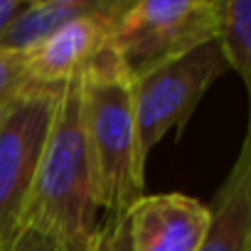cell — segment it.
<instances>
[{"instance_id":"cell-12","label":"cell","mask_w":251,"mask_h":251,"mask_svg":"<svg viewBox=\"0 0 251 251\" xmlns=\"http://www.w3.org/2000/svg\"><path fill=\"white\" fill-rule=\"evenodd\" d=\"M126 249V222L123 217H108L89 246L79 251H123Z\"/></svg>"},{"instance_id":"cell-7","label":"cell","mask_w":251,"mask_h":251,"mask_svg":"<svg viewBox=\"0 0 251 251\" xmlns=\"http://www.w3.org/2000/svg\"><path fill=\"white\" fill-rule=\"evenodd\" d=\"M118 18H84L69 23L40 45L25 52L30 79L35 86H59L84 74V69L108 47V37Z\"/></svg>"},{"instance_id":"cell-3","label":"cell","mask_w":251,"mask_h":251,"mask_svg":"<svg viewBox=\"0 0 251 251\" xmlns=\"http://www.w3.org/2000/svg\"><path fill=\"white\" fill-rule=\"evenodd\" d=\"M222 0H138L111 30L108 47L133 76L219 37Z\"/></svg>"},{"instance_id":"cell-4","label":"cell","mask_w":251,"mask_h":251,"mask_svg":"<svg viewBox=\"0 0 251 251\" xmlns=\"http://www.w3.org/2000/svg\"><path fill=\"white\" fill-rule=\"evenodd\" d=\"M62 86H30L0 111V246L23 231Z\"/></svg>"},{"instance_id":"cell-10","label":"cell","mask_w":251,"mask_h":251,"mask_svg":"<svg viewBox=\"0 0 251 251\" xmlns=\"http://www.w3.org/2000/svg\"><path fill=\"white\" fill-rule=\"evenodd\" d=\"M219 47L229 69H234L249 94V123L251 131V0H222Z\"/></svg>"},{"instance_id":"cell-8","label":"cell","mask_w":251,"mask_h":251,"mask_svg":"<svg viewBox=\"0 0 251 251\" xmlns=\"http://www.w3.org/2000/svg\"><path fill=\"white\" fill-rule=\"evenodd\" d=\"M133 0H42L18 18L0 37V52H27L69 23L84 18H121Z\"/></svg>"},{"instance_id":"cell-13","label":"cell","mask_w":251,"mask_h":251,"mask_svg":"<svg viewBox=\"0 0 251 251\" xmlns=\"http://www.w3.org/2000/svg\"><path fill=\"white\" fill-rule=\"evenodd\" d=\"M8 251H62L52 239H47L45 234L35 231V229H23L18 234V239L13 241V246Z\"/></svg>"},{"instance_id":"cell-2","label":"cell","mask_w":251,"mask_h":251,"mask_svg":"<svg viewBox=\"0 0 251 251\" xmlns=\"http://www.w3.org/2000/svg\"><path fill=\"white\" fill-rule=\"evenodd\" d=\"M81 108L99 207L108 217H126L143 197L146 163L138 153L133 79L111 47H103L81 74Z\"/></svg>"},{"instance_id":"cell-11","label":"cell","mask_w":251,"mask_h":251,"mask_svg":"<svg viewBox=\"0 0 251 251\" xmlns=\"http://www.w3.org/2000/svg\"><path fill=\"white\" fill-rule=\"evenodd\" d=\"M32 84L25 52H0V111L23 96Z\"/></svg>"},{"instance_id":"cell-17","label":"cell","mask_w":251,"mask_h":251,"mask_svg":"<svg viewBox=\"0 0 251 251\" xmlns=\"http://www.w3.org/2000/svg\"><path fill=\"white\" fill-rule=\"evenodd\" d=\"M123 251H128V246H126V249H123Z\"/></svg>"},{"instance_id":"cell-14","label":"cell","mask_w":251,"mask_h":251,"mask_svg":"<svg viewBox=\"0 0 251 251\" xmlns=\"http://www.w3.org/2000/svg\"><path fill=\"white\" fill-rule=\"evenodd\" d=\"M30 3L32 0H0V37L18 23V18L30 8Z\"/></svg>"},{"instance_id":"cell-6","label":"cell","mask_w":251,"mask_h":251,"mask_svg":"<svg viewBox=\"0 0 251 251\" xmlns=\"http://www.w3.org/2000/svg\"><path fill=\"white\" fill-rule=\"evenodd\" d=\"M209 207L182 192L143 195L126 212L128 251H200L209 229Z\"/></svg>"},{"instance_id":"cell-16","label":"cell","mask_w":251,"mask_h":251,"mask_svg":"<svg viewBox=\"0 0 251 251\" xmlns=\"http://www.w3.org/2000/svg\"><path fill=\"white\" fill-rule=\"evenodd\" d=\"M8 249H10V246H0V251H8Z\"/></svg>"},{"instance_id":"cell-5","label":"cell","mask_w":251,"mask_h":251,"mask_svg":"<svg viewBox=\"0 0 251 251\" xmlns=\"http://www.w3.org/2000/svg\"><path fill=\"white\" fill-rule=\"evenodd\" d=\"M229 72L219 40L133 76V111L138 126V153L146 163L165 133L182 131L207 89Z\"/></svg>"},{"instance_id":"cell-1","label":"cell","mask_w":251,"mask_h":251,"mask_svg":"<svg viewBox=\"0 0 251 251\" xmlns=\"http://www.w3.org/2000/svg\"><path fill=\"white\" fill-rule=\"evenodd\" d=\"M96 212V177L84 128L81 76H76L62 86L23 229L45 234L62 251H79L91 244L101 226Z\"/></svg>"},{"instance_id":"cell-9","label":"cell","mask_w":251,"mask_h":251,"mask_svg":"<svg viewBox=\"0 0 251 251\" xmlns=\"http://www.w3.org/2000/svg\"><path fill=\"white\" fill-rule=\"evenodd\" d=\"M249 151L241 148L224 185L209 204V229L200 251H251V190Z\"/></svg>"},{"instance_id":"cell-15","label":"cell","mask_w":251,"mask_h":251,"mask_svg":"<svg viewBox=\"0 0 251 251\" xmlns=\"http://www.w3.org/2000/svg\"><path fill=\"white\" fill-rule=\"evenodd\" d=\"M241 148H246V151H249V158H251V131H246ZM249 190H251V163H249Z\"/></svg>"}]
</instances>
